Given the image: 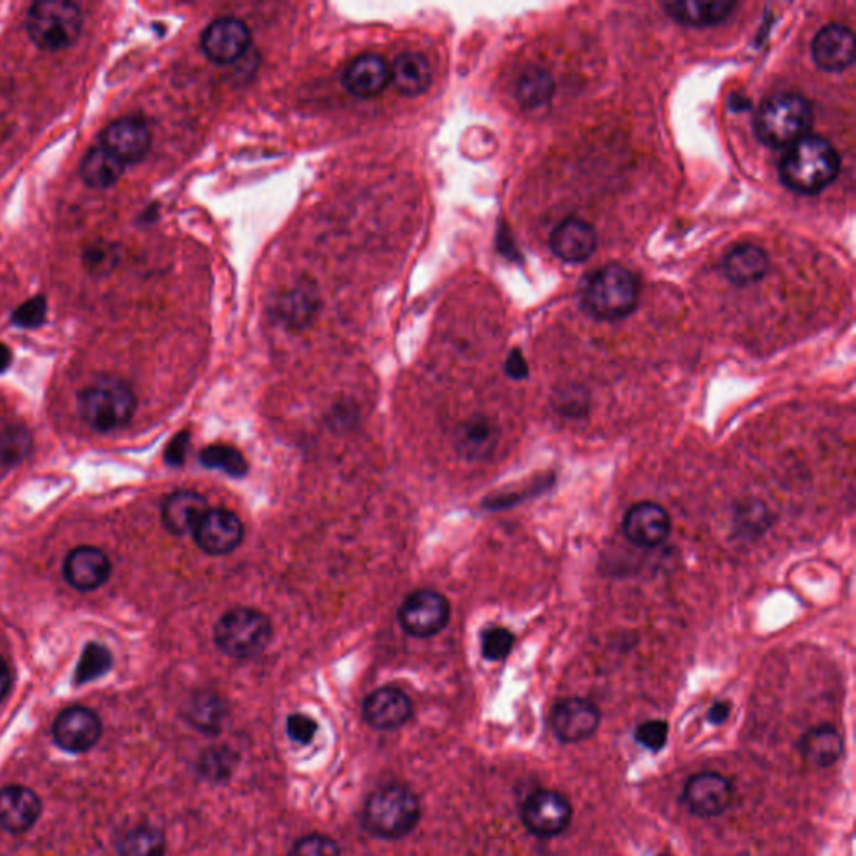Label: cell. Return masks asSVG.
Here are the masks:
<instances>
[{
    "mask_svg": "<svg viewBox=\"0 0 856 856\" xmlns=\"http://www.w3.org/2000/svg\"><path fill=\"white\" fill-rule=\"evenodd\" d=\"M722 270L735 285H753L770 272V256L757 244H740L726 255Z\"/></svg>",
    "mask_w": 856,
    "mask_h": 856,
    "instance_id": "cell-25",
    "label": "cell"
},
{
    "mask_svg": "<svg viewBox=\"0 0 856 856\" xmlns=\"http://www.w3.org/2000/svg\"><path fill=\"white\" fill-rule=\"evenodd\" d=\"M773 520V514L768 509L767 504L757 499L744 500V503L738 504L735 514H732L735 532L741 539H760L770 529Z\"/></svg>",
    "mask_w": 856,
    "mask_h": 856,
    "instance_id": "cell-31",
    "label": "cell"
},
{
    "mask_svg": "<svg viewBox=\"0 0 856 856\" xmlns=\"http://www.w3.org/2000/svg\"><path fill=\"white\" fill-rule=\"evenodd\" d=\"M550 250L566 263H582L598 249V233L588 221L568 218L549 237Z\"/></svg>",
    "mask_w": 856,
    "mask_h": 856,
    "instance_id": "cell-19",
    "label": "cell"
},
{
    "mask_svg": "<svg viewBox=\"0 0 856 856\" xmlns=\"http://www.w3.org/2000/svg\"><path fill=\"white\" fill-rule=\"evenodd\" d=\"M273 640L272 621L262 611L231 609L214 627L218 649L234 659H252L265 653Z\"/></svg>",
    "mask_w": 856,
    "mask_h": 856,
    "instance_id": "cell-6",
    "label": "cell"
},
{
    "mask_svg": "<svg viewBox=\"0 0 856 856\" xmlns=\"http://www.w3.org/2000/svg\"><path fill=\"white\" fill-rule=\"evenodd\" d=\"M110 575L109 558L97 547H77L64 562V578L77 591H94L106 584Z\"/></svg>",
    "mask_w": 856,
    "mask_h": 856,
    "instance_id": "cell-21",
    "label": "cell"
},
{
    "mask_svg": "<svg viewBox=\"0 0 856 856\" xmlns=\"http://www.w3.org/2000/svg\"><path fill=\"white\" fill-rule=\"evenodd\" d=\"M41 800L25 786L0 790V828L9 833H24L41 816Z\"/></svg>",
    "mask_w": 856,
    "mask_h": 856,
    "instance_id": "cell-22",
    "label": "cell"
},
{
    "mask_svg": "<svg viewBox=\"0 0 856 856\" xmlns=\"http://www.w3.org/2000/svg\"><path fill=\"white\" fill-rule=\"evenodd\" d=\"M669 725L664 719H647L634 729V740L649 751H661L667 744Z\"/></svg>",
    "mask_w": 856,
    "mask_h": 856,
    "instance_id": "cell-39",
    "label": "cell"
},
{
    "mask_svg": "<svg viewBox=\"0 0 856 856\" xmlns=\"http://www.w3.org/2000/svg\"><path fill=\"white\" fill-rule=\"evenodd\" d=\"M812 54L820 70L842 73L855 63V34L846 25H825L813 39Z\"/></svg>",
    "mask_w": 856,
    "mask_h": 856,
    "instance_id": "cell-17",
    "label": "cell"
},
{
    "mask_svg": "<svg viewBox=\"0 0 856 856\" xmlns=\"http://www.w3.org/2000/svg\"><path fill=\"white\" fill-rule=\"evenodd\" d=\"M103 725L99 716L83 706L64 709L52 726L59 748L70 753H86L99 741Z\"/></svg>",
    "mask_w": 856,
    "mask_h": 856,
    "instance_id": "cell-12",
    "label": "cell"
},
{
    "mask_svg": "<svg viewBox=\"0 0 856 856\" xmlns=\"http://www.w3.org/2000/svg\"><path fill=\"white\" fill-rule=\"evenodd\" d=\"M412 715L413 705L409 696L392 686L377 689L363 702L364 722L379 731L402 728Z\"/></svg>",
    "mask_w": 856,
    "mask_h": 856,
    "instance_id": "cell-18",
    "label": "cell"
},
{
    "mask_svg": "<svg viewBox=\"0 0 856 856\" xmlns=\"http://www.w3.org/2000/svg\"><path fill=\"white\" fill-rule=\"evenodd\" d=\"M799 750L806 763L825 770L842 760L845 741L835 726H813L800 738Z\"/></svg>",
    "mask_w": 856,
    "mask_h": 856,
    "instance_id": "cell-24",
    "label": "cell"
},
{
    "mask_svg": "<svg viewBox=\"0 0 856 856\" xmlns=\"http://www.w3.org/2000/svg\"><path fill=\"white\" fill-rule=\"evenodd\" d=\"M499 437L496 423L485 416H475L458 426L455 445L462 457L468 461H480L496 451Z\"/></svg>",
    "mask_w": 856,
    "mask_h": 856,
    "instance_id": "cell-27",
    "label": "cell"
},
{
    "mask_svg": "<svg viewBox=\"0 0 856 856\" xmlns=\"http://www.w3.org/2000/svg\"><path fill=\"white\" fill-rule=\"evenodd\" d=\"M813 119L812 103L802 94H773L758 107L754 135L768 148H790L810 135Z\"/></svg>",
    "mask_w": 856,
    "mask_h": 856,
    "instance_id": "cell-2",
    "label": "cell"
},
{
    "mask_svg": "<svg viewBox=\"0 0 856 856\" xmlns=\"http://www.w3.org/2000/svg\"><path fill=\"white\" fill-rule=\"evenodd\" d=\"M252 34L243 21L218 19L204 29L201 47L214 64H233L249 51Z\"/></svg>",
    "mask_w": 856,
    "mask_h": 856,
    "instance_id": "cell-14",
    "label": "cell"
},
{
    "mask_svg": "<svg viewBox=\"0 0 856 856\" xmlns=\"http://www.w3.org/2000/svg\"><path fill=\"white\" fill-rule=\"evenodd\" d=\"M194 542L204 554L228 556L243 542L244 527L236 514L210 509L193 532Z\"/></svg>",
    "mask_w": 856,
    "mask_h": 856,
    "instance_id": "cell-13",
    "label": "cell"
},
{
    "mask_svg": "<svg viewBox=\"0 0 856 856\" xmlns=\"http://www.w3.org/2000/svg\"><path fill=\"white\" fill-rule=\"evenodd\" d=\"M288 856H341V849L330 836L311 833L299 838L289 849Z\"/></svg>",
    "mask_w": 856,
    "mask_h": 856,
    "instance_id": "cell-40",
    "label": "cell"
},
{
    "mask_svg": "<svg viewBox=\"0 0 856 856\" xmlns=\"http://www.w3.org/2000/svg\"><path fill=\"white\" fill-rule=\"evenodd\" d=\"M126 166L113 155V152L99 148H93L83 161H81V178L86 182L87 187L96 188V190H107V188L114 187L119 181L120 176L125 172Z\"/></svg>",
    "mask_w": 856,
    "mask_h": 856,
    "instance_id": "cell-30",
    "label": "cell"
},
{
    "mask_svg": "<svg viewBox=\"0 0 856 856\" xmlns=\"http://www.w3.org/2000/svg\"><path fill=\"white\" fill-rule=\"evenodd\" d=\"M549 728L562 744H578L594 737L601 726L598 705L584 698H566L549 711Z\"/></svg>",
    "mask_w": 856,
    "mask_h": 856,
    "instance_id": "cell-10",
    "label": "cell"
},
{
    "mask_svg": "<svg viewBox=\"0 0 856 856\" xmlns=\"http://www.w3.org/2000/svg\"><path fill=\"white\" fill-rule=\"evenodd\" d=\"M640 296V279L633 272L621 265H607L589 276L582 286L581 302L591 317L617 321L636 310Z\"/></svg>",
    "mask_w": 856,
    "mask_h": 856,
    "instance_id": "cell-3",
    "label": "cell"
},
{
    "mask_svg": "<svg viewBox=\"0 0 856 856\" xmlns=\"http://www.w3.org/2000/svg\"><path fill=\"white\" fill-rule=\"evenodd\" d=\"M451 621V604L432 589H419L406 595L399 609V623L413 637L437 636Z\"/></svg>",
    "mask_w": 856,
    "mask_h": 856,
    "instance_id": "cell-9",
    "label": "cell"
},
{
    "mask_svg": "<svg viewBox=\"0 0 856 856\" xmlns=\"http://www.w3.org/2000/svg\"><path fill=\"white\" fill-rule=\"evenodd\" d=\"M119 255L114 244L94 243L84 253V265L93 275H107L116 266Z\"/></svg>",
    "mask_w": 856,
    "mask_h": 856,
    "instance_id": "cell-42",
    "label": "cell"
},
{
    "mask_svg": "<svg viewBox=\"0 0 856 856\" xmlns=\"http://www.w3.org/2000/svg\"><path fill=\"white\" fill-rule=\"evenodd\" d=\"M165 833L155 826H136L119 842L120 856H165Z\"/></svg>",
    "mask_w": 856,
    "mask_h": 856,
    "instance_id": "cell-33",
    "label": "cell"
},
{
    "mask_svg": "<svg viewBox=\"0 0 856 856\" xmlns=\"http://www.w3.org/2000/svg\"><path fill=\"white\" fill-rule=\"evenodd\" d=\"M12 363V351L11 348L8 347V345L0 344V373H4L6 370L11 367Z\"/></svg>",
    "mask_w": 856,
    "mask_h": 856,
    "instance_id": "cell-49",
    "label": "cell"
},
{
    "mask_svg": "<svg viewBox=\"0 0 856 856\" xmlns=\"http://www.w3.org/2000/svg\"><path fill=\"white\" fill-rule=\"evenodd\" d=\"M136 412V395L119 379H101L80 395V415L97 432H113L125 426Z\"/></svg>",
    "mask_w": 856,
    "mask_h": 856,
    "instance_id": "cell-7",
    "label": "cell"
},
{
    "mask_svg": "<svg viewBox=\"0 0 856 856\" xmlns=\"http://www.w3.org/2000/svg\"><path fill=\"white\" fill-rule=\"evenodd\" d=\"M99 139L101 146L113 152L125 166L141 161L151 148V133L145 120L138 117L113 120Z\"/></svg>",
    "mask_w": 856,
    "mask_h": 856,
    "instance_id": "cell-15",
    "label": "cell"
},
{
    "mask_svg": "<svg viewBox=\"0 0 856 856\" xmlns=\"http://www.w3.org/2000/svg\"><path fill=\"white\" fill-rule=\"evenodd\" d=\"M556 410L561 413L562 416H569V419H581L588 413V397L579 395L578 392L562 393L559 397V402L556 403Z\"/></svg>",
    "mask_w": 856,
    "mask_h": 856,
    "instance_id": "cell-44",
    "label": "cell"
},
{
    "mask_svg": "<svg viewBox=\"0 0 856 856\" xmlns=\"http://www.w3.org/2000/svg\"><path fill=\"white\" fill-rule=\"evenodd\" d=\"M737 9V2L728 0H686V2H669L664 4V11L670 19L679 24L693 25V28H708V25L721 24Z\"/></svg>",
    "mask_w": 856,
    "mask_h": 856,
    "instance_id": "cell-26",
    "label": "cell"
},
{
    "mask_svg": "<svg viewBox=\"0 0 856 856\" xmlns=\"http://www.w3.org/2000/svg\"><path fill=\"white\" fill-rule=\"evenodd\" d=\"M657 856H675V855H669V853H661V855H657Z\"/></svg>",
    "mask_w": 856,
    "mask_h": 856,
    "instance_id": "cell-50",
    "label": "cell"
},
{
    "mask_svg": "<svg viewBox=\"0 0 856 856\" xmlns=\"http://www.w3.org/2000/svg\"><path fill=\"white\" fill-rule=\"evenodd\" d=\"M732 783L718 771L693 774L681 791V803L699 818H716L731 806Z\"/></svg>",
    "mask_w": 856,
    "mask_h": 856,
    "instance_id": "cell-11",
    "label": "cell"
},
{
    "mask_svg": "<svg viewBox=\"0 0 856 856\" xmlns=\"http://www.w3.org/2000/svg\"><path fill=\"white\" fill-rule=\"evenodd\" d=\"M182 718L197 731L218 735L226 718V705L213 691H198L182 706Z\"/></svg>",
    "mask_w": 856,
    "mask_h": 856,
    "instance_id": "cell-29",
    "label": "cell"
},
{
    "mask_svg": "<svg viewBox=\"0 0 856 856\" xmlns=\"http://www.w3.org/2000/svg\"><path fill=\"white\" fill-rule=\"evenodd\" d=\"M623 532L634 546L654 549L670 533V516L659 504L644 500L634 504L623 520Z\"/></svg>",
    "mask_w": 856,
    "mask_h": 856,
    "instance_id": "cell-16",
    "label": "cell"
},
{
    "mask_svg": "<svg viewBox=\"0 0 856 856\" xmlns=\"http://www.w3.org/2000/svg\"><path fill=\"white\" fill-rule=\"evenodd\" d=\"M514 644H516V636L512 631L500 626L488 627L480 637L482 656L490 663H499L509 657Z\"/></svg>",
    "mask_w": 856,
    "mask_h": 856,
    "instance_id": "cell-37",
    "label": "cell"
},
{
    "mask_svg": "<svg viewBox=\"0 0 856 856\" xmlns=\"http://www.w3.org/2000/svg\"><path fill=\"white\" fill-rule=\"evenodd\" d=\"M318 722L303 712H293L286 718V735L295 743L307 747L317 737Z\"/></svg>",
    "mask_w": 856,
    "mask_h": 856,
    "instance_id": "cell-43",
    "label": "cell"
},
{
    "mask_svg": "<svg viewBox=\"0 0 856 856\" xmlns=\"http://www.w3.org/2000/svg\"><path fill=\"white\" fill-rule=\"evenodd\" d=\"M31 438L22 426H9L0 432V462L15 464L28 455Z\"/></svg>",
    "mask_w": 856,
    "mask_h": 856,
    "instance_id": "cell-38",
    "label": "cell"
},
{
    "mask_svg": "<svg viewBox=\"0 0 856 856\" xmlns=\"http://www.w3.org/2000/svg\"><path fill=\"white\" fill-rule=\"evenodd\" d=\"M45 317H47V302L44 296L38 295L15 308L12 324L24 330H34L44 325Z\"/></svg>",
    "mask_w": 856,
    "mask_h": 856,
    "instance_id": "cell-41",
    "label": "cell"
},
{
    "mask_svg": "<svg viewBox=\"0 0 856 856\" xmlns=\"http://www.w3.org/2000/svg\"><path fill=\"white\" fill-rule=\"evenodd\" d=\"M83 24L80 6L67 0H42L32 6L25 19L31 41L49 52L73 47L80 41Z\"/></svg>",
    "mask_w": 856,
    "mask_h": 856,
    "instance_id": "cell-5",
    "label": "cell"
},
{
    "mask_svg": "<svg viewBox=\"0 0 856 856\" xmlns=\"http://www.w3.org/2000/svg\"><path fill=\"white\" fill-rule=\"evenodd\" d=\"M12 686V673L9 664L0 657V701L9 695Z\"/></svg>",
    "mask_w": 856,
    "mask_h": 856,
    "instance_id": "cell-48",
    "label": "cell"
},
{
    "mask_svg": "<svg viewBox=\"0 0 856 856\" xmlns=\"http://www.w3.org/2000/svg\"><path fill=\"white\" fill-rule=\"evenodd\" d=\"M188 447H190V434L182 432V434L176 435L168 447H166V464L172 465V467H179L184 464L187 458Z\"/></svg>",
    "mask_w": 856,
    "mask_h": 856,
    "instance_id": "cell-45",
    "label": "cell"
},
{
    "mask_svg": "<svg viewBox=\"0 0 856 856\" xmlns=\"http://www.w3.org/2000/svg\"><path fill=\"white\" fill-rule=\"evenodd\" d=\"M506 373L512 380H526L529 377V364L524 358L522 351L514 350L506 360Z\"/></svg>",
    "mask_w": 856,
    "mask_h": 856,
    "instance_id": "cell-46",
    "label": "cell"
},
{
    "mask_svg": "<svg viewBox=\"0 0 856 856\" xmlns=\"http://www.w3.org/2000/svg\"><path fill=\"white\" fill-rule=\"evenodd\" d=\"M237 760L236 751L231 748H208L198 760V773L211 783H224L233 776Z\"/></svg>",
    "mask_w": 856,
    "mask_h": 856,
    "instance_id": "cell-34",
    "label": "cell"
},
{
    "mask_svg": "<svg viewBox=\"0 0 856 856\" xmlns=\"http://www.w3.org/2000/svg\"><path fill=\"white\" fill-rule=\"evenodd\" d=\"M554 77L542 67H529L517 83V99L527 109L543 106L554 96Z\"/></svg>",
    "mask_w": 856,
    "mask_h": 856,
    "instance_id": "cell-32",
    "label": "cell"
},
{
    "mask_svg": "<svg viewBox=\"0 0 856 856\" xmlns=\"http://www.w3.org/2000/svg\"><path fill=\"white\" fill-rule=\"evenodd\" d=\"M200 464L213 471H221L230 477H244L250 467L237 448L230 445H210L200 454Z\"/></svg>",
    "mask_w": 856,
    "mask_h": 856,
    "instance_id": "cell-35",
    "label": "cell"
},
{
    "mask_svg": "<svg viewBox=\"0 0 856 856\" xmlns=\"http://www.w3.org/2000/svg\"><path fill=\"white\" fill-rule=\"evenodd\" d=\"M520 822L524 828L539 839H552L564 835L574 818L571 800L561 791L537 788L520 803Z\"/></svg>",
    "mask_w": 856,
    "mask_h": 856,
    "instance_id": "cell-8",
    "label": "cell"
},
{
    "mask_svg": "<svg viewBox=\"0 0 856 856\" xmlns=\"http://www.w3.org/2000/svg\"><path fill=\"white\" fill-rule=\"evenodd\" d=\"M420 800L403 784H385L370 794L364 803L363 826L377 838L400 839L419 825Z\"/></svg>",
    "mask_w": 856,
    "mask_h": 856,
    "instance_id": "cell-4",
    "label": "cell"
},
{
    "mask_svg": "<svg viewBox=\"0 0 856 856\" xmlns=\"http://www.w3.org/2000/svg\"><path fill=\"white\" fill-rule=\"evenodd\" d=\"M839 165L838 151L828 139L809 135L784 152L780 178L788 190L813 197L825 191L838 178Z\"/></svg>",
    "mask_w": 856,
    "mask_h": 856,
    "instance_id": "cell-1",
    "label": "cell"
},
{
    "mask_svg": "<svg viewBox=\"0 0 856 856\" xmlns=\"http://www.w3.org/2000/svg\"><path fill=\"white\" fill-rule=\"evenodd\" d=\"M392 84L403 96L415 97L432 84V66L419 52H403L390 67Z\"/></svg>",
    "mask_w": 856,
    "mask_h": 856,
    "instance_id": "cell-28",
    "label": "cell"
},
{
    "mask_svg": "<svg viewBox=\"0 0 856 856\" xmlns=\"http://www.w3.org/2000/svg\"><path fill=\"white\" fill-rule=\"evenodd\" d=\"M731 711H732L731 702L725 701V699H719V701L712 702V705L709 706V709H708L709 725H712V726L725 725V722L728 721L729 716H731Z\"/></svg>",
    "mask_w": 856,
    "mask_h": 856,
    "instance_id": "cell-47",
    "label": "cell"
},
{
    "mask_svg": "<svg viewBox=\"0 0 856 856\" xmlns=\"http://www.w3.org/2000/svg\"><path fill=\"white\" fill-rule=\"evenodd\" d=\"M110 663H113V657H110V653L106 647L96 643L87 644L84 647L80 664H77V685H84V683L93 681V679L106 675L107 670L110 669Z\"/></svg>",
    "mask_w": 856,
    "mask_h": 856,
    "instance_id": "cell-36",
    "label": "cell"
},
{
    "mask_svg": "<svg viewBox=\"0 0 856 856\" xmlns=\"http://www.w3.org/2000/svg\"><path fill=\"white\" fill-rule=\"evenodd\" d=\"M345 89L357 97H377L392 83L389 63L379 54H363L353 59L341 77Z\"/></svg>",
    "mask_w": 856,
    "mask_h": 856,
    "instance_id": "cell-20",
    "label": "cell"
},
{
    "mask_svg": "<svg viewBox=\"0 0 856 856\" xmlns=\"http://www.w3.org/2000/svg\"><path fill=\"white\" fill-rule=\"evenodd\" d=\"M210 510L207 497L194 490H178L162 504V524L172 536L193 533Z\"/></svg>",
    "mask_w": 856,
    "mask_h": 856,
    "instance_id": "cell-23",
    "label": "cell"
}]
</instances>
